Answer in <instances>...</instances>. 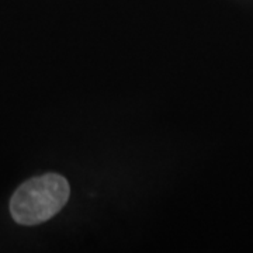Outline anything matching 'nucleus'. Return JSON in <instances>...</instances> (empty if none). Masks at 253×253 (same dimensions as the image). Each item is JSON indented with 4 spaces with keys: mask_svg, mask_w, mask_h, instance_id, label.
Returning <instances> with one entry per match:
<instances>
[{
    "mask_svg": "<svg viewBox=\"0 0 253 253\" xmlns=\"http://www.w3.org/2000/svg\"><path fill=\"white\" fill-rule=\"evenodd\" d=\"M69 199L68 180L55 173L23 183L10 201L13 219L21 225H37L59 212Z\"/></svg>",
    "mask_w": 253,
    "mask_h": 253,
    "instance_id": "1",
    "label": "nucleus"
}]
</instances>
